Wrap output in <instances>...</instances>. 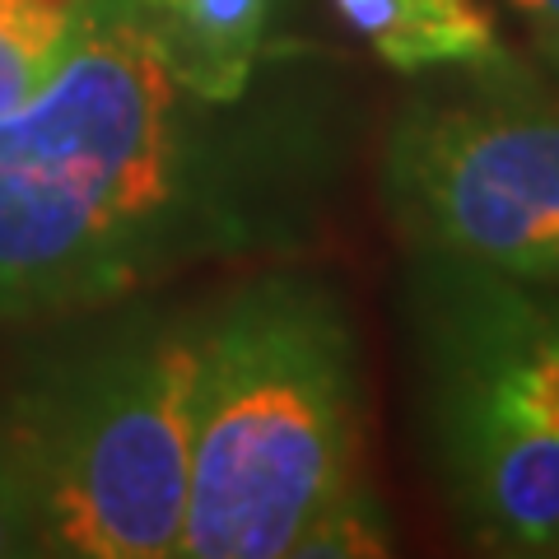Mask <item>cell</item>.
Listing matches in <instances>:
<instances>
[{
    "mask_svg": "<svg viewBox=\"0 0 559 559\" xmlns=\"http://www.w3.org/2000/svg\"><path fill=\"white\" fill-rule=\"evenodd\" d=\"M369 489L364 369L341 294L304 271H261L205 304L178 555H304Z\"/></svg>",
    "mask_w": 559,
    "mask_h": 559,
    "instance_id": "cell-2",
    "label": "cell"
},
{
    "mask_svg": "<svg viewBox=\"0 0 559 559\" xmlns=\"http://www.w3.org/2000/svg\"><path fill=\"white\" fill-rule=\"evenodd\" d=\"M201 341L205 304L145 308L121 299L108 318L33 359L5 419L38 495L43 555H178Z\"/></svg>",
    "mask_w": 559,
    "mask_h": 559,
    "instance_id": "cell-3",
    "label": "cell"
},
{
    "mask_svg": "<svg viewBox=\"0 0 559 559\" xmlns=\"http://www.w3.org/2000/svg\"><path fill=\"white\" fill-rule=\"evenodd\" d=\"M164 61L210 103L248 98L275 0H127Z\"/></svg>",
    "mask_w": 559,
    "mask_h": 559,
    "instance_id": "cell-6",
    "label": "cell"
},
{
    "mask_svg": "<svg viewBox=\"0 0 559 559\" xmlns=\"http://www.w3.org/2000/svg\"><path fill=\"white\" fill-rule=\"evenodd\" d=\"M419 429L462 536L485 555H559V285L415 257Z\"/></svg>",
    "mask_w": 559,
    "mask_h": 559,
    "instance_id": "cell-4",
    "label": "cell"
},
{
    "mask_svg": "<svg viewBox=\"0 0 559 559\" xmlns=\"http://www.w3.org/2000/svg\"><path fill=\"white\" fill-rule=\"evenodd\" d=\"M20 555H43V513L24 448L14 439L5 411H0V559Z\"/></svg>",
    "mask_w": 559,
    "mask_h": 559,
    "instance_id": "cell-9",
    "label": "cell"
},
{
    "mask_svg": "<svg viewBox=\"0 0 559 559\" xmlns=\"http://www.w3.org/2000/svg\"><path fill=\"white\" fill-rule=\"evenodd\" d=\"M503 5L527 24L536 47L559 66V0H503Z\"/></svg>",
    "mask_w": 559,
    "mask_h": 559,
    "instance_id": "cell-10",
    "label": "cell"
},
{
    "mask_svg": "<svg viewBox=\"0 0 559 559\" xmlns=\"http://www.w3.org/2000/svg\"><path fill=\"white\" fill-rule=\"evenodd\" d=\"M98 0H0V112L57 75Z\"/></svg>",
    "mask_w": 559,
    "mask_h": 559,
    "instance_id": "cell-8",
    "label": "cell"
},
{
    "mask_svg": "<svg viewBox=\"0 0 559 559\" xmlns=\"http://www.w3.org/2000/svg\"><path fill=\"white\" fill-rule=\"evenodd\" d=\"M331 10L396 75L503 61L495 14L480 0H331Z\"/></svg>",
    "mask_w": 559,
    "mask_h": 559,
    "instance_id": "cell-7",
    "label": "cell"
},
{
    "mask_svg": "<svg viewBox=\"0 0 559 559\" xmlns=\"http://www.w3.org/2000/svg\"><path fill=\"white\" fill-rule=\"evenodd\" d=\"M312 173L299 127L191 94L127 0H98L57 75L0 112V322L84 318L275 248Z\"/></svg>",
    "mask_w": 559,
    "mask_h": 559,
    "instance_id": "cell-1",
    "label": "cell"
},
{
    "mask_svg": "<svg viewBox=\"0 0 559 559\" xmlns=\"http://www.w3.org/2000/svg\"><path fill=\"white\" fill-rule=\"evenodd\" d=\"M503 66L392 117L382 205L411 257L559 285V98Z\"/></svg>",
    "mask_w": 559,
    "mask_h": 559,
    "instance_id": "cell-5",
    "label": "cell"
}]
</instances>
